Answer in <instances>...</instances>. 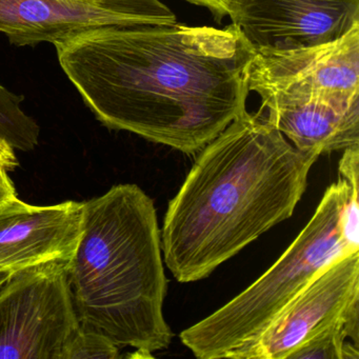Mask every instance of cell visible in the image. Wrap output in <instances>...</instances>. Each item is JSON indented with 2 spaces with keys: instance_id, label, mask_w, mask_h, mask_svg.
<instances>
[{
  "instance_id": "obj_6",
  "label": "cell",
  "mask_w": 359,
  "mask_h": 359,
  "mask_svg": "<svg viewBox=\"0 0 359 359\" xmlns=\"http://www.w3.org/2000/svg\"><path fill=\"white\" fill-rule=\"evenodd\" d=\"M341 323L359 348V251L330 262L256 337L226 358L289 359L296 348Z\"/></svg>"
},
{
  "instance_id": "obj_18",
  "label": "cell",
  "mask_w": 359,
  "mask_h": 359,
  "mask_svg": "<svg viewBox=\"0 0 359 359\" xmlns=\"http://www.w3.org/2000/svg\"><path fill=\"white\" fill-rule=\"evenodd\" d=\"M0 165H3L8 171H13L20 163L11 147L0 140Z\"/></svg>"
},
{
  "instance_id": "obj_16",
  "label": "cell",
  "mask_w": 359,
  "mask_h": 359,
  "mask_svg": "<svg viewBox=\"0 0 359 359\" xmlns=\"http://www.w3.org/2000/svg\"><path fill=\"white\" fill-rule=\"evenodd\" d=\"M186 1L199 7L207 8L214 16V20L219 24L222 18L228 15L230 0H186Z\"/></svg>"
},
{
  "instance_id": "obj_9",
  "label": "cell",
  "mask_w": 359,
  "mask_h": 359,
  "mask_svg": "<svg viewBox=\"0 0 359 359\" xmlns=\"http://www.w3.org/2000/svg\"><path fill=\"white\" fill-rule=\"evenodd\" d=\"M228 15L252 52L333 43L359 25V0H230Z\"/></svg>"
},
{
  "instance_id": "obj_1",
  "label": "cell",
  "mask_w": 359,
  "mask_h": 359,
  "mask_svg": "<svg viewBox=\"0 0 359 359\" xmlns=\"http://www.w3.org/2000/svg\"><path fill=\"white\" fill-rule=\"evenodd\" d=\"M55 48L104 127L184 154H197L247 110L253 52L232 25L115 27Z\"/></svg>"
},
{
  "instance_id": "obj_17",
  "label": "cell",
  "mask_w": 359,
  "mask_h": 359,
  "mask_svg": "<svg viewBox=\"0 0 359 359\" xmlns=\"http://www.w3.org/2000/svg\"><path fill=\"white\" fill-rule=\"evenodd\" d=\"M8 172L9 171L3 165H0V205L9 199L18 196L15 187L10 176L8 175Z\"/></svg>"
},
{
  "instance_id": "obj_12",
  "label": "cell",
  "mask_w": 359,
  "mask_h": 359,
  "mask_svg": "<svg viewBox=\"0 0 359 359\" xmlns=\"http://www.w3.org/2000/svg\"><path fill=\"white\" fill-rule=\"evenodd\" d=\"M24 96L0 86V140L13 150H34L39 144V125L22 109Z\"/></svg>"
},
{
  "instance_id": "obj_4",
  "label": "cell",
  "mask_w": 359,
  "mask_h": 359,
  "mask_svg": "<svg viewBox=\"0 0 359 359\" xmlns=\"http://www.w3.org/2000/svg\"><path fill=\"white\" fill-rule=\"evenodd\" d=\"M348 193L344 178L332 184L310 222L278 260L228 304L184 330L182 344L199 359L226 358L256 337L330 262L354 253L340 234Z\"/></svg>"
},
{
  "instance_id": "obj_7",
  "label": "cell",
  "mask_w": 359,
  "mask_h": 359,
  "mask_svg": "<svg viewBox=\"0 0 359 359\" xmlns=\"http://www.w3.org/2000/svg\"><path fill=\"white\" fill-rule=\"evenodd\" d=\"M245 76L249 92L262 98V110L313 100H359V25L325 45L253 52Z\"/></svg>"
},
{
  "instance_id": "obj_19",
  "label": "cell",
  "mask_w": 359,
  "mask_h": 359,
  "mask_svg": "<svg viewBox=\"0 0 359 359\" xmlns=\"http://www.w3.org/2000/svg\"><path fill=\"white\" fill-rule=\"evenodd\" d=\"M11 276V274L8 272H0V289L4 287L6 283H7L9 277Z\"/></svg>"
},
{
  "instance_id": "obj_13",
  "label": "cell",
  "mask_w": 359,
  "mask_h": 359,
  "mask_svg": "<svg viewBox=\"0 0 359 359\" xmlns=\"http://www.w3.org/2000/svg\"><path fill=\"white\" fill-rule=\"evenodd\" d=\"M338 171L350 190L340 217V234L352 251H359V144L342 151Z\"/></svg>"
},
{
  "instance_id": "obj_2",
  "label": "cell",
  "mask_w": 359,
  "mask_h": 359,
  "mask_svg": "<svg viewBox=\"0 0 359 359\" xmlns=\"http://www.w3.org/2000/svg\"><path fill=\"white\" fill-rule=\"evenodd\" d=\"M197 154L161 229L163 262L182 283L207 278L291 217L319 157L296 149L262 110H245Z\"/></svg>"
},
{
  "instance_id": "obj_3",
  "label": "cell",
  "mask_w": 359,
  "mask_h": 359,
  "mask_svg": "<svg viewBox=\"0 0 359 359\" xmlns=\"http://www.w3.org/2000/svg\"><path fill=\"white\" fill-rule=\"evenodd\" d=\"M68 283L83 330L131 346L138 357L169 348L161 228L154 203L137 184H116L83 203Z\"/></svg>"
},
{
  "instance_id": "obj_5",
  "label": "cell",
  "mask_w": 359,
  "mask_h": 359,
  "mask_svg": "<svg viewBox=\"0 0 359 359\" xmlns=\"http://www.w3.org/2000/svg\"><path fill=\"white\" fill-rule=\"evenodd\" d=\"M81 327L67 264L13 273L0 289V359H66Z\"/></svg>"
},
{
  "instance_id": "obj_14",
  "label": "cell",
  "mask_w": 359,
  "mask_h": 359,
  "mask_svg": "<svg viewBox=\"0 0 359 359\" xmlns=\"http://www.w3.org/2000/svg\"><path fill=\"white\" fill-rule=\"evenodd\" d=\"M346 339L344 323L334 325L296 348L289 359H358L359 348Z\"/></svg>"
},
{
  "instance_id": "obj_10",
  "label": "cell",
  "mask_w": 359,
  "mask_h": 359,
  "mask_svg": "<svg viewBox=\"0 0 359 359\" xmlns=\"http://www.w3.org/2000/svg\"><path fill=\"white\" fill-rule=\"evenodd\" d=\"M83 203L32 205L9 199L0 205V272L10 274L60 262L68 264L83 230Z\"/></svg>"
},
{
  "instance_id": "obj_15",
  "label": "cell",
  "mask_w": 359,
  "mask_h": 359,
  "mask_svg": "<svg viewBox=\"0 0 359 359\" xmlns=\"http://www.w3.org/2000/svg\"><path fill=\"white\" fill-rule=\"evenodd\" d=\"M119 348L110 339L81 327L67 352L66 359L119 358Z\"/></svg>"
},
{
  "instance_id": "obj_8",
  "label": "cell",
  "mask_w": 359,
  "mask_h": 359,
  "mask_svg": "<svg viewBox=\"0 0 359 359\" xmlns=\"http://www.w3.org/2000/svg\"><path fill=\"white\" fill-rule=\"evenodd\" d=\"M175 22L161 0H0V33L18 47L55 46L100 29Z\"/></svg>"
},
{
  "instance_id": "obj_11",
  "label": "cell",
  "mask_w": 359,
  "mask_h": 359,
  "mask_svg": "<svg viewBox=\"0 0 359 359\" xmlns=\"http://www.w3.org/2000/svg\"><path fill=\"white\" fill-rule=\"evenodd\" d=\"M266 110V121L302 152L320 156L359 144V100H313Z\"/></svg>"
}]
</instances>
